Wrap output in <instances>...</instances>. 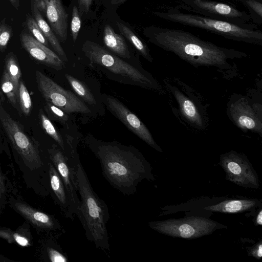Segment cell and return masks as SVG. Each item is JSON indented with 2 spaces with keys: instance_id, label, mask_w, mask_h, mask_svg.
<instances>
[{
  "instance_id": "11",
  "label": "cell",
  "mask_w": 262,
  "mask_h": 262,
  "mask_svg": "<svg viewBox=\"0 0 262 262\" xmlns=\"http://www.w3.org/2000/svg\"><path fill=\"white\" fill-rule=\"evenodd\" d=\"M38 89L46 101L58 106L68 114H91L85 103L73 93L65 90L49 77L39 70L35 71Z\"/></svg>"
},
{
  "instance_id": "25",
  "label": "cell",
  "mask_w": 262,
  "mask_h": 262,
  "mask_svg": "<svg viewBox=\"0 0 262 262\" xmlns=\"http://www.w3.org/2000/svg\"><path fill=\"white\" fill-rule=\"evenodd\" d=\"M241 4L247 9L254 24H262V0H230Z\"/></svg>"
},
{
  "instance_id": "26",
  "label": "cell",
  "mask_w": 262,
  "mask_h": 262,
  "mask_svg": "<svg viewBox=\"0 0 262 262\" xmlns=\"http://www.w3.org/2000/svg\"><path fill=\"white\" fill-rule=\"evenodd\" d=\"M1 86L3 92L6 95L9 102L16 108L18 100V90L5 70L2 75Z\"/></svg>"
},
{
  "instance_id": "27",
  "label": "cell",
  "mask_w": 262,
  "mask_h": 262,
  "mask_svg": "<svg viewBox=\"0 0 262 262\" xmlns=\"http://www.w3.org/2000/svg\"><path fill=\"white\" fill-rule=\"evenodd\" d=\"M45 110L50 120L58 122L63 125H66L69 121V114L49 101H46Z\"/></svg>"
},
{
  "instance_id": "38",
  "label": "cell",
  "mask_w": 262,
  "mask_h": 262,
  "mask_svg": "<svg viewBox=\"0 0 262 262\" xmlns=\"http://www.w3.org/2000/svg\"><path fill=\"white\" fill-rule=\"evenodd\" d=\"M127 0H111V3L113 5L121 4Z\"/></svg>"
},
{
  "instance_id": "14",
  "label": "cell",
  "mask_w": 262,
  "mask_h": 262,
  "mask_svg": "<svg viewBox=\"0 0 262 262\" xmlns=\"http://www.w3.org/2000/svg\"><path fill=\"white\" fill-rule=\"evenodd\" d=\"M48 151L49 159L63 182L69 199L72 212L74 215L77 217L80 201L77 194L78 190L75 173L77 160L75 164H73L69 161L63 151L57 145L53 144L52 147L48 149Z\"/></svg>"
},
{
  "instance_id": "36",
  "label": "cell",
  "mask_w": 262,
  "mask_h": 262,
  "mask_svg": "<svg viewBox=\"0 0 262 262\" xmlns=\"http://www.w3.org/2000/svg\"><path fill=\"white\" fill-rule=\"evenodd\" d=\"M255 222L257 225H262V210H260L259 213H258L256 220Z\"/></svg>"
},
{
  "instance_id": "17",
  "label": "cell",
  "mask_w": 262,
  "mask_h": 262,
  "mask_svg": "<svg viewBox=\"0 0 262 262\" xmlns=\"http://www.w3.org/2000/svg\"><path fill=\"white\" fill-rule=\"evenodd\" d=\"M14 206L17 212L38 228L47 231L64 232L63 227L54 216L37 210L21 202H16Z\"/></svg>"
},
{
  "instance_id": "35",
  "label": "cell",
  "mask_w": 262,
  "mask_h": 262,
  "mask_svg": "<svg viewBox=\"0 0 262 262\" xmlns=\"http://www.w3.org/2000/svg\"><path fill=\"white\" fill-rule=\"evenodd\" d=\"M6 191L4 177L0 169V204Z\"/></svg>"
},
{
  "instance_id": "6",
  "label": "cell",
  "mask_w": 262,
  "mask_h": 262,
  "mask_svg": "<svg viewBox=\"0 0 262 262\" xmlns=\"http://www.w3.org/2000/svg\"><path fill=\"white\" fill-rule=\"evenodd\" d=\"M164 89L176 104L172 110L184 125L199 131H204L209 125L207 106L202 97L193 89L177 78L163 80Z\"/></svg>"
},
{
  "instance_id": "7",
  "label": "cell",
  "mask_w": 262,
  "mask_h": 262,
  "mask_svg": "<svg viewBox=\"0 0 262 262\" xmlns=\"http://www.w3.org/2000/svg\"><path fill=\"white\" fill-rule=\"evenodd\" d=\"M181 9L210 18L230 23L241 27L257 29L258 25L250 24V15L226 3L212 0H179Z\"/></svg>"
},
{
  "instance_id": "31",
  "label": "cell",
  "mask_w": 262,
  "mask_h": 262,
  "mask_svg": "<svg viewBox=\"0 0 262 262\" xmlns=\"http://www.w3.org/2000/svg\"><path fill=\"white\" fill-rule=\"evenodd\" d=\"M13 35L11 27L6 23L5 19L0 22V51H4Z\"/></svg>"
},
{
  "instance_id": "34",
  "label": "cell",
  "mask_w": 262,
  "mask_h": 262,
  "mask_svg": "<svg viewBox=\"0 0 262 262\" xmlns=\"http://www.w3.org/2000/svg\"><path fill=\"white\" fill-rule=\"evenodd\" d=\"M250 254L256 258L259 259L262 256V244L261 242L257 243L251 250Z\"/></svg>"
},
{
  "instance_id": "37",
  "label": "cell",
  "mask_w": 262,
  "mask_h": 262,
  "mask_svg": "<svg viewBox=\"0 0 262 262\" xmlns=\"http://www.w3.org/2000/svg\"><path fill=\"white\" fill-rule=\"evenodd\" d=\"M11 5L16 9H17L19 6V0H8Z\"/></svg>"
},
{
  "instance_id": "3",
  "label": "cell",
  "mask_w": 262,
  "mask_h": 262,
  "mask_svg": "<svg viewBox=\"0 0 262 262\" xmlns=\"http://www.w3.org/2000/svg\"><path fill=\"white\" fill-rule=\"evenodd\" d=\"M81 50L89 60V65L107 78L121 84L138 86L160 95L165 94L164 87L158 80L141 66L135 67L91 40L83 43Z\"/></svg>"
},
{
  "instance_id": "1",
  "label": "cell",
  "mask_w": 262,
  "mask_h": 262,
  "mask_svg": "<svg viewBox=\"0 0 262 262\" xmlns=\"http://www.w3.org/2000/svg\"><path fill=\"white\" fill-rule=\"evenodd\" d=\"M144 34L151 43L194 67H212L224 74L235 73L230 60L248 56L244 52L220 47L182 30L151 26L144 29Z\"/></svg>"
},
{
  "instance_id": "30",
  "label": "cell",
  "mask_w": 262,
  "mask_h": 262,
  "mask_svg": "<svg viewBox=\"0 0 262 262\" xmlns=\"http://www.w3.org/2000/svg\"><path fill=\"white\" fill-rule=\"evenodd\" d=\"M26 22L28 28L33 35V37L45 46H48L49 42L34 18L29 15L27 17Z\"/></svg>"
},
{
  "instance_id": "22",
  "label": "cell",
  "mask_w": 262,
  "mask_h": 262,
  "mask_svg": "<svg viewBox=\"0 0 262 262\" xmlns=\"http://www.w3.org/2000/svg\"><path fill=\"white\" fill-rule=\"evenodd\" d=\"M117 25L121 34L133 45L140 54L148 61L152 62L154 59L147 45L126 25L119 22L117 23Z\"/></svg>"
},
{
  "instance_id": "28",
  "label": "cell",
  "mask_w": 262,
  "mask_h": 262,
  "mask_svg": "<svg viewBox=\"0 0 262 262\" xmlns=\"http://www.w3.org/2000/svg\"><path fill=\"white\" fill-rule=\"evenodd\" d=\"M17 97L21 111L25 115H28L32 107V100L25 84L21 80L19 83Z\"/></svg>"
},
{
  "instance_id": "19",
  "label": "cell",
  "mask_w": 262,
  "mask_h": 262,
  "mask_svg": "<svg viewBox=\"0 0 262 262\" xmlns=\"http://www.w3.org/2000/svg\"><path fill=\"white\" fill-rule=\"evenodd\" d=\"M31 8L33 17L36 21L48 42L50 43L59 57L64 62H67L68 57L59 40L55 35L50 26L43 17L40 11L34 0L31 1Z\"/></svg>"
},
{
  "instance_id": "33",
  "label": "cell",
  "mask_w": 262,
  "mask_h": 262,
  "mask_svg": "<svg viewBox=\"0 0 262 262\" xmlns=\"http://www.w3.org/2000/svg\"><path fill=\"white\" fill-rule=\"evenodd\" d=\"M78 10L80 17L88 13L92 5L93 0H77Z\"/></svg>"
},
{
  "instance_id": "12",
  "label": "cell",
  "mask_w": 262,
  "mask_h": 262,
  "mask_svg": "<svg viewBox=\"0 0 262 262\" xmlns=\"http://www.w3.org/2000/svg\"><path fill=\"white\" fill-rule=\"evenodd\" d=\"M100 100L106 109L128 129L157 151L163 152L145 124L121 101L105 93L101 95Z\"/></svg>"
},
{
  "instance_id": "23",
  "label": "cell",
  "mask_w": 262,
  "mask_h": 262,
  "mask_svg": "<svg viewBox=\"0 0 262 262\" xmlns=\"http://www.w3.org/2000/svg\"><path fill=\"white\" fill-rule=\"evenodd\" d=\"M65 77L75 93L85 102L91 105L96 104L94 95L85 83L69 74L66 73Z\"/></svg>"
},
{
  "instance_id": "29",
  "label": "cell",
  "mask_w": 262,
  "mask_h": 262,
  "mask_svg": "<svg viewBox=\"0 0 262 262\" xmlns=\"http://www.w3.org/2000/svg\"><path fill=\"white\" fill-rule=\"evenodd\" d=\"M0 237L7 240L10 243H16L23 247L31 245L26 237L5 228H0Z\"/></svg>"
},
{
  "instance_id": "15",
  "label": "cell",
  "mask_w": 262,
  "mask_h": 262,
  "mask_svg": "<svg viewBox=\"0 0 262 262\" xmlns=\"http://www.w3.org/2000/svg\"><path fill=\"white\" fill-rule=\"evenodd\" d=\"M40 12L44 13L54 33L62 42L68 36V19L61 0H34Z\"/></svg>"
},
{
  "instance_id": "18",
  "label": "cell",
  "mask_w": 262,
  "mask_h": 262,
  "mask_svg": "<svg viewBox=\"0 0 262 262\" xmlns=\"http://www.w3.org/2000/svg\"><path fill=\"white\" fill-rule=\"evenodd\" d=\"M49 185L56 202L66 218L73 219L69 199L58 171L50 161L49 164Z\"/></svg>"
},
{
  "instance_id": "4",
  "label": "cell",
  "mask_w": 262,
  "mask_h": 262,
  "mask_svg": "<svg viewBox=\"0 0 262 262\" xmlns=\"http://www.w3.org/2000/svg\"><path fill=\"white\" fill-rule=\"evenodd\" d=\"M75 173L77 190L80 196L77 217L86 238L93 243L97 249L108 253L110 250L106 228L110 219L108 208L94 191L79 157L76 161Z\"/></svg>"
},
{
  "instance_id": "9",
  "label": "cell",
  "mask_w": 262,
  "mask_h": 262,
  "mask_svg": "<svg viewBox=\"0 0 262 262\" xmlns=\"http://www.w3.org/2000/svg\"><path fill=\"white\" fill-rule=\"evenodd\" d=\"M262 107L247 96L233 94L229 98L226 113L230 120L244 132L262 135Z\"/></svg>"
},
{
  "instance_id": "20",
  "label": "cell",
  "mask_w": 262,
  "mask_h": 262,
  "mask_svg": "<svg viewBox=\"0 0 262 262\" xmlns=\"http://www.w3.org/2000/svg\"><path fill=\"white\" fill-rule=\"evenodd\" d=\"M103 37L104 45L112 53L121 58L129 59L130 58V53L124 38L122 35L115 33L110 25L105 26Z\"/></svg>"
},
{
  "instance_id": "16",
  "label": "cell",
  "mask_w": 262,
  "mask_h": 262,
  "mask_svg": "<svg viewBox=\"0 0 262 262\" xmlns=\"http://www.w3.org/2000/svg\"><path fill=\"white\" fill-rule=\"evenodd\" d=\"M20 40L23 48L36 61L56 70L64 68V62L56 53L31 35L22 32Z\"/></svg>"
},
{
  "instance_id": "2",
  "label": "cell",
  "mask_w": 262,
  "mask_h": 262,
  "mask_svg": "<svg viewBox=\"0 0 262 262\" xmlns=\"http://www.w3.org/2000/svg\"><path fill=\"white\" fill-rule=\"evenodd\" d=\"M83 142L99 160L104 178L124 195L134 194L139 182L152 179L149 164L134 146L104 141L90 133L84 136Z\"/></svg>"
},
{
  "instance_id": "5",
  "label": "cell",
  "mask_w": 262,
  "mask_h": 262,
  "mask_svg": "<svg viewBox=\"0 0 262 262\" xmlns=\"http://www.w3.org/2000/svg\"><path fill=\"white\" fill-rule=\"evenodd\" d=\"M154 14L166 20L204 30L228 39L262 45L260 30L246 29L230 23L210 18L183 10L177 5L169 7L165 11L155 12Z\"/></svg>"
},
{
  "instance_id": "10",
  "label": "cell",
  "mask_w": 262,
  "mask_h": 262,
  "mask_svg": "<svg viewBox=\"0 0 262 262\" xmlns=\"http://www.w3.org/2000/svg\"><path fill=\"white\" fill-rule=\"evenodd\" d=\"M148 225L152 229L161 233L188 239L209 234L217 227L216 222L199 216L152 221L149 222Z\"/></svg>"
},
{
  "instance_id": "8",
  "label": "cell",
  "mask_w": 262,
  "mask_h": 262,
  "mask_svg": "<svg viewBox=\"0 0 262 262\" xmlns=\"http://www.w3.org/2000/svg\"><path fill=\"white\" fill-rule=\"evenodd\" d=\"M2 100L0 93V121L13 146L29 168L35 169L42 167L43 162L37 144L32 141L25 133L20 124L6 111Z\"/></svg>"
},
{
  "instance_id": "21",
  "label": "cell",
  "mask_w": 262,
  "mask_h": 262,
  "mask_svg": "<svg viewBox=\"0 0 262 262\" xmlns=\"http://www.w3.org/2000/svg\"><path fill=\"white\" fill-rule=\"evenodd\" d=\"M258 205L255 200H230L207 206L205 209L221 213H241L255 208Z\"/></svg>"
},
{
  "instance_id": "32",
  "label": "cell",
  "mask_w": 262,
  "mask_h": 262,
  "mask_svg": "<svg viewBox=\"0 0 262 262\" xmlns=\"http://www.w3.org/2000/svg\"><path fill=\"white\" fill-rule=\"evenodd\" d=\"M81 28V18L78 8L74 6L72 9V15L71 22V33L72 39L75 42Z\"/></svg>"
},
{
  "instance_id": "24",
  "label": "cell",
  "mask_w": 262,
  "mask_h": 262,
  "mask_svg": "<svg viewBox=\"0 0 262 262\" xmlns=\"http://www.w3.org/2000/svg\"><path fill=\"white\" fill-rule=\"evenodd\" d=\"M4 70L8 73L18 90L21 77V72L16 57L13 53H10L7 55Z\"/></svg>"
},
{
  "instance_id": "13",
  "label": "cell",
  "mask_w": 262,
  "mask_h": 262,
  "mask_svg": "<svg viewBox=\"0 0 262 262\" xmlns=\"http://www.w3.org/2000/svg\"><path fill=\"white\" fill-rule=\"evenodd\" d=\"M220 164L230 181L246 188H259L257 175L245 156L231 150L221 155Z\"/></svg>"
}]
</instances>
